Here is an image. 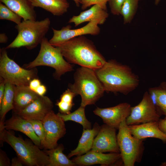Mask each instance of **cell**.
Returning a JSON list of instances; mask_svg holds the SVG:
<instances>
[{"mask_svg": "<svg viewBox=\"0 0 166 166\" xmlns=\"http://www.w3.org/2000/svg\"><path fill=\"white\" fill-rule=\"evenodd\" d=\"M95 71L107 92L126 95L135 90L139 84L138 76L129 66L114 60L106 61Z\"/></svg>", "mask_w": 166, "mask_h": 166, "instance_id": "obj_1", "label": "cell"}, {"mask_svg": "<svg viewBox=\"0 0 166 166\" xmlns=\"http://www.w3.org/2000/svg\"><path fill=\"white\" fill-rule=\"evenodd\" d=\"M55 47L59 48L64 57L69 63L95 70L106 62L93 42L83 35L73 38Z\"/></svg>", "mask_w": 166, "mask_h": 166, "instance_id": "obj_2", "label": "cell"}, {"mask_svg": "<svg viewBox=\"0 0 166 166\" xmlns=\"http://www.w3.org/2000/svg\"><path fill=\"white\" fill-rule=\"evenodd\" d=\"M74 82L69 88L76 95L81 96V106L93 105L102 97L105 91L95 70L81 66L74 75Z\"/></svg>", "mask_w": 166, "mask_h": 166, "instance_id": "obj_3", "label": "cell"}, {"mask_svg": "<svg viewBox=\"0 0 166 166\" xmlns=\"http://www.w3.org/2000/svg\"><path fill=\"white\" fill-rule=\"evenodd\" d=\"M0 140L9 144L24 165L28 166H48L49 156L32 141L17 137L5 128L0 129Z\"/></svg>", "mask_w": 166, "mask_h": 166, "instance_id": "obj_4", "label": "cell"}, {"mask_svg": "<svg viewBox=\"0 0 166 166\" xmlns=\"http://www.w3.org/2000/svg\"><path fill=\"white\" fill-rule=\"evenodd\" d=\"M50 21L48 18L41 21L23 20L15 26L18 34L6 49L25 47L28 49L40 44L49 29Z\"/></svg>", "mask_w": 166, "mask_h": 166, "instance_id": "obj_5", "label": "cell"}, {"mask_svg": "<svg viewBox=\"0 0 166 166\" xmlns=\"http://www.w3.org/2000/svg\"><path fill=\"white\" fill-rule=\"evenodd\" d=\"M36 57L31 62L24 64L23 68L30 69L40 66L51 67L55 69L53 76L57 80H60L65 73L73 70L72 65L64 59L59 48L51 44L46 38L42 39Z\"/></svg>", "mask_w": 166, "mask_h": 166, "instance_id": "obj_6", "label": "cell"}, {"mask_svg": "<svg viewBox=\"0 0 166 166\" xmlns=\"http://www.w3.org/2000/svg\"><path fill=\"white\" fill-rule=\"evenodd\" d=\"M118 129L117 142L123 164L125 166H133L141 160L144 148L143 140L132 135L126 119L121 123Z\"/></svg>", "mask_w": 166, "mask_h": 166, "instance_id": "obj_7", "label": "cell"}, {"mask_svg": "<svg viewBox=\"0 0 166 166\" xmlns=\"http://www.w3.org/2000/svg\"><path fill=\"white\" fill-rule=\"evenodd\" d=\"M5 48L0 49V77L6 82L16 86H29L33 79L38 78L36 68L27 69L20 67L7 55Z\"/></svg>", "mask_w": 166, "mask_h": 166, "instance_id": "obj_8", "label": "cell"}, {"mask_svg": "<svg viewBox=\"0 0 166 166\" xmlns=\"http://www.w3.org/2000/svg\"><path fill=\"white\" fill-rule=\"evenodd\" d=\"M160 115L148 91L145 92L139 103L132 107L126 119L128 125L138 124L151 121H159Z\"/></svg>", "mask_w": 166, "mask_h": 166, "instance_id": "obj_9", "label": "cell"}, {"mask_svg": "<svg viewBox=\"0 0 166 166\" xmlns=\"http://www.w3.org/2000/svg\"><path fill=\"white\" fill-rule=\"evenodd\" d=\"M42 122L45 134V149L56 147L58 145L57 141L66 133L65 121L52 110Z\"/></svg>", "mask_w": 166, "mask_h": 166, "instance_id": "obj_10", "label": "cell"}, {"mask_svg": "<svg viewBox=\"0 0 166 166\" xmlns=\"http://www.w3.org/2000/svg\"><path fill=\"white\" fill-rule=\"evenodd\" d=\"M98 22L94 21L90 22L84 26L75 29H71L70 25L63 27L60 30L52 28L53 35L49 40L50 44L54 46L66 42L73 38L86 34L92 35H98L100 29Z\"/></svg>", "mask_w": 166, "mask_h": 166, "instance_id": "obj_11", "label": "cell"}, {"mask_svg": "<svg viewBox=\"0 0 166 166\" xmlns=\"http://www.w3.org/2000/svg\"><path fill=\"white\" fill-rule=\"evenodd\" d=\"M131 107L129 103L124 102L109 108L97 107L93 113L100 117L105 124L118 129L121 123L129 115Z\"/></svg>", "mask_w": 166, "mask_h": 166, "instance_id": "obj_12", "label": "cell"}, {"mask_svg": "<svg viewBox=\"0 0 166 166\" xmlns=\"http://www.w3.org/2000/svg\"><path fill=\"white\" fill-rule=\"evenodd\" d=\"M117 129L105 124L102 125L94 139L91 150L102 153H120L117 142Z\"/></svg>", "mask_w": 166, "mask_h": 166, "instance_id": "obj_13", "label": "cell"}, {"mask_svg": "<svg viewBox=\"0 0 166 166\" xmlns=\"http://www.w3.org/2000/svg\"><path fill=\"white\" fill-rule=\"evenodd\" d=\"M122 160L120 153L105 154L90 150L85 154L73 158L72 160L76 165L89 166L100 164L102 166L118 164Z\"/></svg>", "mask_w": 166, "mask_h": 166, "instance_id": "obj_14", "label": "cell"}, {"mask_svg": "<svg viewBox=\"0 0 166 166\" xmlns=\"http://www.w3.org/2000/svg\"><path fill=\"white\" fill-rule=\"evenodd\" d=\"M53 107L52 101L48 97L39 96L24 109L16 114L26 120L42 121Z\"/></svg>", "mask_w": 166, "mask_h": 166, "instance_id": "obj_15", "label": "cell"}, {"mask_svg": "<svg viewBox=\"0 0 166 166\" xmlns=\"http://www.w3.org/2000/svg\"><path fill=\"white\" fill-rule=\"evenodd\" d=\"M4 128L7 130H13L22 132L29 137L35 144L42 148L40 139L35 134L31 123L28 120L14 113L11 118L5 121Z\"/></svg>", "mask_w": 166, "mask_h": 166, "instance_id": "obj_16", "label": "cell"}, {"mask_svg": "<svg viewBox=\"0 0 166 166\" xmlns=\"http://www.w3.org/2000/svg\"><path fill=\"white\" fill-rule=\"evenodd\" d=\"M130 132L135 137L141 140L148 138L158 139L166 142V134L160 128L158 121H151L128 125Z\"/></svg>", "mask_w": 166, "mask_h": 166, "instance_id": "obj_17", "label": "cell"}, {"mask_svg": "<svg viewBox=\"0 0 166 166\" xmlns=\"http://www.w3.org/2000/svg\"><path fill=\"white\" fill-rule=\"evenodd\" d=\"M108 16L107 10L100 5L96 4L89 9L81 12L79 15L73 16L68 23H73L76 27L84 22L97 21L99 25H101L104 23Z\"/></svg>", "mask_w": 166, "mask_h": 166, "instance_id": "obj_18", "label": "cell"}, {"mask_svg": "<svg viewBox=\"0 0 166 166\" xmlns=\"http://www.w3.org/2000/svg\"><path fill=\"white\" fill-rule=\"evenodd\" d=\"M97 123L91 129H83L81 136L76 148L71 151L68 154L69 158L73 156L83 155L90 151L92 148L94 139L98 133L101 128Z\"/></svg>", "mask_w": 166, "mask_h": 166, "instance_id": "obj_19", "label": "cell"}, {"mask_svg": "<svg viewBox=\"0 0 166 166\" xmlns=\"http://www.w3.org/2000/svg\"><path fill=\"white\" fill-rule=\"evenodd\" d=\"M39 96L29 86H16L12 110L14 113L17 114L24 109Z\"/></svg>", "mask_w": 166, "mask_h": 166, "instance_id": "obj_20", "label": "cell"}, {"mask_svg": "<svg viewBox=\"0 0 166 166\" xmlns=\"http://www.w3.org/2000/svg\"><path fill=\"white\" fill-rule=\"evenodd\" d=\"M23 20H36L37 15L34 7L29 0H0Z\"/></svg>", "mask_w": 166, "mask_h": 166, "instance_id": "obj_21", "label": "cell"}, {"mask_svg": "<svg viewBox=\"0 0 166 166\" xmlns=\"http://www.w3.org/2000/svg\"><path fill=\"white\" fill-rule=\"evenodd\" d=\"M34 7H39L55 16H60L66 12L69 6L65 0H29Z\"/></svg>", "mask_w": 166, "mask_h": 166, "instance_id": "obj_22", "label": "cell"}, {"mask_svg": "<svg viewBox=\"0 0 166 166\" xmlns=\"http://www.w3.org/2000/svg\"><path fill=\"white\" fill-rule=\"evenodd\" d=\"M15 85L6 82L4 93L0 103V128H4L5 116L14 108Z\"/></svg>", "mask_w": 166, "mask_h": 166, "instance_id": "obj_23", "label": "cell"}, {"mask_svg": "<svg viewBox=\"0 0 166 166\" xmlns=\"http://www.w3.org/2000/svg\"><path fill=\"white\" fill-rule=\"evenodd\" d=\"M148 92L159 113L164 115L166 118V82L150 88Z\"/></svg>", "mask_w": 166, "mask_h": 166, "instance_id": "obj_24", "label": "cell"}, {"mask_svg": "<svg viewBox=\"0 0 166 166\" xmlns=\"http://www.w3.org/2000/svg\"><path fill=\"white\" fill-rule=\"evenodd\" d=\"M64 147L61 144L54 148L45 149L44 151L49 156L48 166H75V163L70 160L63 153Z\"/></svg>", "mask_w": 166, "mask_h": 166, "instance_id": "obj_25", "label": "cell"}, {"mask_svg": "<svg viewBox=\"0 0 166 166\" xmlns=\"http://www.w3.org/2000/svg\"><path fill=\"white\" fill-rule=\"evenodd\" d=\"M85 108L80 105L77 109L72 113L64 114L59 113L57 114L64 121H75L81 124L83 129H91V123L85 117Z\"/></svg>", "mask_w": 166, "mask_h": 166, "instance_id": "obj_26", "label": "cell"}, {"mask_svg": "<svg viewBox=\"0 0 166 166\" xmlns=\"http://www.w3.org/2000/svg\"><path fill=\"white\" fill-rule=\"evenodd\" d=\"M139 1L124 0L120 11L124 24L129 23L132 20L137 10Z\"/></svg>", "mask_w": 166, "mask_h": 166, "instance_id": "obj_27", "label": "cell"}, {"mask_svg": "<svg viewBox=\"0 0 166 166\" xmlns=\"http://www.w3.org/2000/svg\"><path fill=\"white\" fill-rule=\"evenodd\" d=\"M22 18L14 12L5 4L0 3V19L13 22L17 24L22 22Z\"/></svg>", "mask_w": 166, "mask_h": 166, "instance_id": "obj_28", "label": "cell"}, {"mask_svg": "<svg viewBox=\"0 0 166 166\" xmlns=\"http://www.w3.org/2000/svg\"><path fill=\"white\" fill-rule=\"evenodd\" d=\"M31 123L34 132L40 139L42 148H45V134L42 121L28 120Z\"/></svg>", "mask_w": 166, "mask_h": 166, "instance_id": "obj_29", "label": "cell"}, {"mask_svg": "<svg viewBox=\"0 0 166 166\" xmlns=\"http://www.w3.org/2000/svg\"><path fill=\"white\" fill-rule=\"evenodd\" d=\"M109 0H79L81 5V9L85 10L92 5L98 4L104 10H107L106 4Z\"/></svg>", "mask_w": 166, "mask_h": 166, "instance_id": "obj_30", "label": "cell"}, {"mask_svg": "<svg viewBox=\"0 0 166 166\" xmlns=\"http://www.w3.org/2000/svg\"><path fill=\"white\" fill-rule=\"evenodd\" d=\"M124 0H109L108 2L112 13L114 15L120 14L121 8Z\"/></svg>", "mask_w": 166, "mask_h": 166, "instance_id": "obj_31", "label": "cell"}, {"mask_svg": "<svg viewBox=\"0 0 166 166\" xmlns=\"http://www.w3.org/2000/svg\"><path fill=\"white\" fill-rule=\"evenodd\" d=\"M76 94L70 89H68L61 95L60 101L65 103L73 104V99Z\"/></svg>", "mask_w": 166, "mask_h": 166, "instance_id": "obj_32", "label": "cell"}, {"mask_svg": "<svg viewBox=\"0 0 166 166\" xmlns=\"http://www.w3.org/2000/svg\"><path fill=\"white\" fill-rule=\"evenodd\" d=\"M74 105L66 103L60 101L57 102L56 103L60 113L64 114L70 113V111Z\"/></svg>", "mask_w": 166, "mask_h": 166, "instance_id": "obj_33", "label": "cell"}, {"mask_svg": "<svg viewBox=\"0 0 166 166\" xmlns=\"http://www.w3.org/2000/svg\"><path fill=\"white\" fill-rule=\"evenodd\" d=\"M11 164L5 152L0 150V166H10Z\"/></svg>", "mask_w": 166, "mask_h": 166, "instance_id": "obj_34", "label": "cell"}, {"mask_svg": "<svg viewBox=\"0 0 166 166\" xmlns=\"http://www.w3.org/2000/svg\"><path fill=\"white\" fill-rule=\"evenodd\" d=\"M41 85L40 81L38 78H35L30 81L29 86L32 90L35 92L37 89Z\"/></svg>", "mask_w": 166, "mask_h": 166, "instance_id": "obj_35", "label": "cell"}, {"mask_svg": "<svg viewBox=\"0 0 166 166\" xmlns=\"http://www.w3.org/2000/svg\"><path fill=\"white\" fill-rule=\"evenodd\" d=\"M6 82L4 79L0 77V103L3 98L5 88Z\"/></svg>", "mask_w": 166, "mask_h": 166, "instance_id": "obj_36", "label": "cell"}, {"mask_svg": "<svg viewBox=\"0 0 166 166\" xmlns=\"http://www.w3.org/2000/svg\"><path fill=\"white\" fill-rule=\"evenodd\" d=\"M11 164V166H22L24 165L22 160L18 156L13 158Z\"/></svg>", "mask_w": 166, "mask_h": 166, "instance_id": "obj_37", "label": "cell"}, {"mask_svg": "<svg viewBox=\"0 0 166 166\" xmlns=\"http://www.w3.org/2000/svg\"><path fill=\"white\" fill-rule=\"evenodd\" d=\"M46 91V88L44 85H41L35 91V93L41 96H44Z\"/></svg>", "mask_w": 166, "mask_h": 166, "instance_id": "obj_38", "label": "cell"}, {"mask_svg": "<svg viewBox=\"0 0 166 166\" xmlns=\"http://www.w3.org/2000/svg\"><path fill=\"white\" fill-rule=\"evenodd\" d=\"M159 127L160 129L166 134V118L160 119L158 121Z\"/></svg>", "mask_w": 166, "mask_h": 166, "instance_id": "obj_39", "label": "cell"}, {"mask_svg": "<svg viewBox=\"0 0 166 166\" xmlns=\"http://www.w3.org/2000/svg\"><path fill=\"white\" fill-rule=\"evenodd\" d=\"M8 38L5 34L3 33L0 34V43H6L8 41Z\"/></svg>", "mask_w": 166, "mask_h": 166, "instance_id": "obj_40", "label": "cell"}, {"mask_svg": "<svg viewBox=\"0 0 166 166\" xmlns=\"http://www.w3.org/2000/svg\"><path fill=\"white\" fill-rule=\"evenodd\" d=\"M73 0L74 2H75L76 6H77L79 7L80 5V3L79 2V0Z\"/></svg>", "mask_w": 166, "mask_h": 166, "instance_id": "obj_41", "label": "cell"}, {"mask_svg": "<svg viewBox=\"0 0 166 166\" xmlns=\"http://www.w3.org/2000/svg\"><path fill=\"white\" fill-rule=\"evenodd\" d=\"M160 0H155V4L156 5H157Z\"/></svg>", "mask_w": 166, "mask_h": 166, "instance_id": "obj_42", "label": "cell"}]
</instances>
